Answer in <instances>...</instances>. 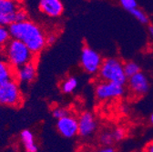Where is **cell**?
I'll use <instances>...</instances> for the list:
<instances>
[{
    "mask_svg": "<svg viewBox=\"0 0 153 152\" xmlns=\"http://www.w3.org/2000/svg\"><path fill=\"white\" fill-rule=\"evenodd\" d=\"M23 7L14 0H0V26L10 27L16 23V15Z\"/></svg>",
    "mask_w": 153,
    "mask_h": 152,
    "instance_id": "cell-6",
    "label": "cell"
},
{
    "mask_svg": "<svg viewBox=\"0 0 153 152\" xmlns=\"http://www.w3.org/2000/svg\"><path fill=\"white\" fill-rule=\"evenodd\" d=\"M128 83L130 90L137 96L146 94L149 87V79L147 76L142 72H140L139 74L128 79Z\"/></svg>",
    "mask_w": 153,
    "mask_h": 152,
    "instance_id": "cell-12",
    "label": "cell"
},
{
    "mask_svg": "<svg viewBox=\"0 0 153 152\" xmlns=\"http://www.w3.org/2000/svg\"><path fill=\"white\" fill-rule=\"evenodd\" d=\"M134 17L136 18V19L140 22L141 24H148L149 23V17L139 7L135 8V9H133L132 11L129 12Z\"/></svg>",
    "mask_w": 153,
    "mask_h": 152,
    "instance_id": "cell-19",
    "label": "cell"
},
{
    "mask_svg": "<svg viewBox=\"0 0 153 152\" xmlns=\"http://www.w3.org/2000/svg\"><path fill=\"white\" fill-rule=\"evenodd\" d=\"M95 94L100 100L118 99L124 94V87L111 82L102 81L96 86Z\"/></svg>",
    "mask_w": 153,
    "mask_h": 152,
    "instance_id": "cell-7",
    "label": "cell"
},
{
    "mask_svg": "<svg viewBox=\"0 0 153 152\" xmlns=\"http://www.w3.org/2000/svg\"><path fill=\"white\" fill-rule=\"evenodd\" d=\"M100 140L105 147H109V145L114 141L113 138H112L111 131H104V132H102L100 137Z\"/></svg>",
    "mask_w": 153,
    "mask_h": 152,
    "instance_id": "cell-20",
    "label": "cell"
},
{
    "mask_svg": "<svg viewBox=\"0 0 153 152\" xmlns=\"http://www.w3.org/2000/svg\"><path fill=\"white\" fill-rule=\"evenodd\" d=\"M5 51L7 62L14 69L36 60V55L32 53L24 43L16 39H12L7 44Z\"/></svg>",
    "mask_w": 153,
    "mask_h": 152,
    "instance_id": "cell-2",
    "label": "cell"
},
{
    "mask_svg": "<svg viewBox=\"0 0 153 152\" xmlns=\"http://www.w3.org/2000/svg\"><path fill=\"white\" fill-rule=\"evenodd\" d=\"M38 9L49 17H59L64 12V5L60 0H41Z\"/></svg>",
    "mask_w": 153,
    "mask_h": 152,
    "instance_id": "cell-11",
    "label": "cell"
},
{
    "mask_svg": "<svg viewBox=\"0 0 153 152\" xmlns=\"http://www.w3.org/2000/svg\"><path fill=\"white\" fill-rule=\"evenodd\" d=\"M124 72H125L126 77L128 79H129V78L133 77V76L139 74L140 72V67L139 64H137L136 62L128 61L124 64Z\"/></svg>",
    "mask_w": 153,
    "mask_h": 152,
    "instance_id": "cell-16",
    "label": "cell"
},
{
    "mask_svg": "<svg viewBox=\"0 0 153 152\" xmlns=\"http://www.w3.org/2000/svg\"><path fill=\"white\" fill-rule=\"evenodd\" d=\"M23 103V95L16 80L0 85V105L18 108Z\"/></svg>",
    "mask_w": 153,
    "mask_h": 152,
    "instance_id": "cell-4",
    "label": "cell"
},
{
    "mask_svg": "<svg viewBox=\"0 0 153 152\" xmlns=\"http://www.w3.org/2000/svg\"><path fill=\"white\" fill-rule=\"evenodd\" d=\"M99 73L103 81L106 82L124 86L128 81L124 72V64L116 58H108L103 60Z\"/></svg>",
    "mask_w": 153,
    "mask_h": 152,
    "instance_id": "cell-3",
    "label": "cell"
},
{
    "mask_svg": "<svg viewBox=\"0 0 153 152\" xmlns=\"http://www.w3.org/2000/svg\"><path fill=\"white\" fill-rule=\"evenodd\" d=\"M68 115H70L69 109H68L64 107H56L55 108L52 109V116L57 120L61 119Z\"/></svg>",
    "mask_w": 153,
    "mask_h": 152,
    "instance_id": "cell-18",
    "label": "cell"
},
{
    "mask_svg": "<svg viewBox=\"0 0 153 152\" xmlns=\"http://www.w3.org/2000/svg\"><path fill=\"white\" fill-rule=\"evenodd\" d=\"M36 60L15 69V80L20 84H30L36 78Z\"/></svg>",
    "mask_w": 153,
    "mask_h": 152,
    "instance_id": "cell-10",
    "label": "cell"
},
{
    "mask_svg": "<svg viewBox=\"0 0 153 152\" xmlns=\"http://www.w3.org/2000/svg\"><path fill=\"white\" fill-rule=\"evenodd\" d=\"M120 6L127 11L130 12L133 9L138 7V3L135 0H121L120 1Z\"/></svg>",
    "mask_w": 153,
    "mask_h": 152,
    "instance_id": "cell-21",
    "label": "cell"
},
{
    "mask_svg": "<svg viewBox=\"0 0 153 152\" xmlns=\"http://www.w3.org/2000/svg\"><path fill=\"white\" fill-rule=\"evenodd\" d=\"M11 40V36L8 30V27L0 26V51H4Z\"/></svg>",
    "mask_w": 153,
    "mask_h": 152,
    "instance_id": "cell-17",
    "label": "cell"
},
{
    "mask_svg": "<svg viewBox=\"0 0 153 152\" xmlns=\"http://www.w3.org/2000/svg\"><path fill=\"white\" fill-rule=\"evenodd\" d=\"M111 134L114 141H120L125 138V129L122 128H116L111 131Z\"/></svg>",
    "mask_w": 153,
    "mask_h": 152,
    "instance_id": "cell-22",
    "label": "cell"
},
{
    "mask_svg": "<svg viewBox=\"0 0 153 152\" xmlns=\"http://www.w3.org/2000/svg\"><path fill=\"white\" fill-rule=\"evenodd\" d=\"M78 85H79L78 79H76L75 77H73V76H71V77L66 78L62 81V83L60 84V88L63 93L70 94L76 88Z\"/></svg>",
    "mask_w": 153,
    "mask_h": 152,
    "instance_id": "cell-15",
    "label": "cell"
},
{
    "mask_svg": "<svg viewBox=\"0 0 153 152\" xmlns=\"http://www.w3.org/2000/svg\"><path fill=\"white\" fill-rule=\"evenodd\" d=\"M15 80V69L8 62L0 60V85Z\"/></svg>",
    "mask_w": 153,
    "mask_h": 152,
    "instance_id": "cell-13",
    "label": "cell"
},
{
    "mask_svg": "<svg viewBox=\"0 0 153 152\" xmlns=\"http://www.w3.org/2000/svg\"><path fill=\"white\" fill-rule=\"evenodd\" d=\"M150 122H151V124L153 125V113L151 114V116H150Z\"/></svg>",
    "mask_w": 153,
    "mask_h": 152,
    "instance_id": "cell-27",
    "label": "cell"
},
{
    "mask_svg": "<svg viewBox=\"0 0 153 152\" xmlns=\"http://www.w3.org/2000/svg\"><path fill=\"white\" fill-rule=\"evenodd\" d=\"M101 56L93 48L84 47L80 56V65L85 72L88 74H96L100 69L102 65Z\"/></svg>",
    "mask_w": 153,
    "mask_h": 152,
    "instance_id": "cell-5",
    "label": "cell"
},
{
    "mask_svg": "<svg viewBox=\"0 0 153 152\" xmlns=\"http://www.w3.org/2000/svg\"><path fill=\"white\" fill-rule=\"evenodd\" d=\"M143 152H153V140L145 147Z\"/></svg>",
    "mask_w": 153,
    "mask_h": 152,
    "instance_id": "cell-25",
    "label": "cell"
},
{
    "mask_svg": "<svg viewBox=\"0 0 153 152\" xmlns=\"http://www.w3.org/2000/svg\"><path fill=\"white\" fill-rule=\"evenodd\" d=\"M79 135L82 138H88L92 136L97 130L98 123L94 115L89 111L82 112L78 118Z\"/></svg>",
    "mask_w": 153,
    "mask_h": 152,
    "instance_id": "cell-8",
    "label": "cell"
},
{
    "mask_svg": "<svg viewBox=\"0 0 153 152\" xmlns=\"http://www.w3.org/2000/svg\"><path fill=\"white\" fill-rule=\"evenodd\" d=\"M27 152H32V151H27Z\"/></svg>",
    "mask_w": 153,
    "mask_h": 152,
    "instance_id": "cell-28",
    "label": "cell"
},
{
    "mask_svg": "<svg viewBox=\"0 0 153 152\" xmlns=\"http://www.w3.org/2000/svg\"><path fill=\"white\" fill-rule=\"evenodd\" d=\"M90 152H116L115 148H113L112 147H103V148H98V149H95V150H92Z\"/></svg>",
    "mask_w": 153,
    "mask_h": 152,
    "instance_id": "cell-24",
    "label": "cell"
},
{
    "mask_svg": "<svg viewBox=\"0 0 153 152\" xmlns=\"http://www.w3.org/2000/svg\"><path fill=\"white\" fill-rule=\"evenodd\" d=\"M56 128L59 134L67 139L74 138L79 134V123L78 119L71 114L56 122Z\"/></svg>",
    "mask_w": 153,
    "mask_h": 152,
    "instance_id": "cell-9",
    "label": "cell"
},
{
    "mask_svg": "<svg viewBox=\"0 0 153 152\" xmlns=\"http://www.w3.org/2000/svg\"><path fill=\"white\" fill-rule=\"evenodd\" d=\"M8 30L13 39L24 43L35 55L41 52L47 46L45 31L34 21L28 19L24 22L14 23L8 27Z\"/></svg>",
    "mask_w": 153,
    "mask_h": 152,
    "instance_id": "cell-1",
    "label": "cell"
},
{
    "mask_svg": "<svg viewBox=\"0 0 153 152\" xmlns=\"http://www.w3.org/2000/svg\"><path fill=\"white\" fill-rule=\"evenodd\" d=\"M20 139L27 151H37V145L36 144L34 134L29 129H24L20 133Z\"/></svg>",
    "mask_w": 153,
    "mask_h": 152,
    "instance_id": "cell-14",
    "label": "cell"
},
{
    "mask_svg": "<svg viewBox=\"0 0 153 152\" xmlns=\"http://www.w3.org/2000/svg\"><path fill=\"white\" fill-rule=\"evenodd\" d=\"M56 40V36L55 34H48L46 36V44L47 46L53 45Z\"/></svg>",
    "mask_w": 153,
    "mask_h": 152,
    "instance_id": "cell-23",
    "label": "cell"
},
{
    "mask_svg": "<svg viewBox=\"0 0 153 152\" xmlns=\"http://www.w3.org/2000/svg\"><path fill=\"white\" fill-rule=\"evenodd\" d=\"M149 36L153 39V26L149 27Z\"/></svg>",
    "mask_w": 153,
    "mask_h": 152,
    "instance_id": "cell-26",
    "label": "cell"
}]
</instances>
